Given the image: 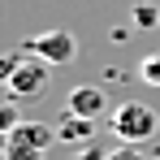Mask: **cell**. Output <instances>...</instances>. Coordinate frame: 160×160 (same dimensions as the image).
<instances>
[{
	"mask_svg": "<svg viewBox=\"0 0 160 160\" xmlns=\"http://www.w3.org/2000/svg\"><path fill=\"white\" fill-rule=\"evenodd\" d=\"M26 52L43 56L52 69H61V65H69V61L78 56V39H74L69 30H43V35H35L26 43Z\"/></svg>",
	"mask_w": 160,
	"mask_h": 160,
	"instance_id": "277c9868",
	"label": "cell"
},
{
	"mask_svg": "<svg viewBox=\"0 0 160 160\" xmlns=\"http://www.w3.org/2000/svg\"><path fill=\"white\" fill-rule=\"evenodd\" d=\"M104 160H147V156L138 152V143H117V147H112Z\"/></svg>",
	"mask_w": 160,
	"mask_h": 160,
	"instance_id": "ba28073f",
	"label": "cell"
},
{
	"mask_svg": "<svg viewBox=\"0 0 160 160\" xmlns=\"http://www.w3.org/2000/svg\"><path fill=\"white\" fill-rule=\"evenodd\" d=\"M160 130V117L152 104H143V100H130V104H117L112 108V134L121 138V143H147V138H156Z\"/></svg>",
	"mask_w": 160,
	"mask_h": 160,
	"instance_id": "7a4b0ae2",
	"label": "cell"
},
{
	"mask_svg": "<svg viewBox=\"0 0 160 160\" xmlns=\"http://www.w3.org/2000/svg\"><path fill=\"white\" fill-rule=\"evenodd\" d=\"M91 134H95V126H91L87 117H78V112H69V108H65V117L56 121V138H61V143H87Z\"/></svg>",
	"mask_w": 160,
	"mask_h": 160,
	"instance_id": "8992f818",
	"label": "cell"
},
{
	"mask_svg": "<svg viewBox=\"0 0 160 160\" xmlns=\"http://www.w3.org/2000/svg\"><path fill=\"white\" fill-rule=\"evenodd\" d=\"M138 78L147 82V87H160V52H147L138 61Z\"/></svg>",
	"mask_w": 160,
	"mask_h": 160,
	"instance_id": "52a82bcc",
	"label": "cell"
},
{
	"mask_svg": "<svg viewBox=\"0 0 160 160\" xmlns=\"http://www.w3.org/2000/svg\"><path fill=\"white\" fill-rule=\"evenodd\" d=\"M0 78H4V87H9L13 100H35V95L48 91L52 65L43 56H35V52H9L4 65H0Z\"/></svg>",
	"mask_w": 160,
	"mask_h": 160,
	"instance_id": "6da1fadb",
	"label": "cell"
},
{
	"mask_svg": "<svg viewBox=\"0 0 160 160\" xmlns=\"http://www.w3.org/2000/svg\"><path fill=\"white\" fill-rule=\"evenodd\" d=\"M56 143V126L22 121L18 130L4 134V160H43V152Z\"/></svg>",
	"mask_w": 160,
	"mask_h": 160,
	"instance_id": "3957f363",
	"label": "cell"
},
{
	"mask_svg": "<svg viewBox=\"0 0 160 160\" xmlns=\"http://www.w3.org/2000/svg\"><path fill=\"white\" fill-rule=\"evenodd\" d=\"M82 160H104V156H82Z\"/></svg>",
	"mask_w": 160,
	"mask_h": 160,
	"instance_id": "30bf717a",
	"label": "cell"
},
{
	"mask_svg": "<svg viewBox=\"0 0 160 160\" xmlns=\"http://www.w3.org/2000/svg\"><path fill=\"white\" fill-rule=\"evenodd\" d=\"M104 91H100V87H74V91H69V100H65V108H69V112H78V117H87V121H95V117H100V112H104Z\"/></svg>",
	"mask_w": 160,
	"mask_h": 160,
	"instance_id": "5b68a950",
	"label": "cell"
},
{
	"mask_svg": "<svg viewBox=\"0 0 160 160\" xmlns=\"http://www.w3.org/2000/svg\"><path fill=\"white\" fill-rule=\"evenodd\" d=\"M18 126H22V121H18V108H13V104H0V130L9 134V130H18Z\"/></svg>",
	"mask_w": 160,
	"mask_h": 160,
	"instance_id": "9c48e42d",
	"label": "cell"
}]
</instances>
